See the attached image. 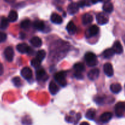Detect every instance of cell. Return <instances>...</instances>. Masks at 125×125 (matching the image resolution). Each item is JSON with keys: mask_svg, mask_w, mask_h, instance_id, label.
<instances>
[{"mask_svg": "<svg viewBox=\"0 0 125 125\" xmlns=\"http://www.w3.org/2000/svg\"><path fill=\"white\" fill-rule=\"evenodd\" d=\"M99 32V28L96 25H93L89 28L85 32V36L87 38L94 37L97 35Z\"/></svg>", "mask_w": 125, "mask_h": 125, "instance_id": "8", "label": "cell"}, {"mask_svg": "<svg viewBox=\"0 0 125 125\" xmlns=\"http://www.w3.org/2000/svg\"><path fill=\"white\" fill-rule=\"evenodd\" d=\"M4 54L5 58L7 61L12 62L13 61V57H14V51L11 46H8L5 49L4 51Z\"/></svg>", "mask_w": 125, "mask_h": 125, "instance_id": "7", "label": "cell"}, {"mask_svg": "<svg viewBox=\"0 0 125 125\" xmlns=\"http://www.w3.org/2000/svg\"><path fill=\"white\" fill-rule=\"evenodd\" d=\"M73 68L75 70V72H81V73H83V71H84V70H85V67H84V64L82 63H76L74 65Z\"/></svg>", "mask_w": 125, "mask_h": 125, "instance_id": "28", "label": "cell"}, {"mask_svg": "<svg viewBox=\"0 0 125 125\" xmlns=\"http://www.w3.org/2000/svg\"><path fill=\"white\" fill-rule=\"evenodd\" d=\"M17 50L18 52L21 54L27 53L28 54H32L34 52V50H32L31 47H29L26 43L18 44L17 46Z\"/></svg>", "mask_w": 125, "mask_h": 125, "instance_id": "3", "label": "cell"}, {"mask_svg": "<svg viewBox=\"0 0 125 125\" xmlns=\"http://www.w3.org/2000/svg\"><path fill=\"white\" fill-rule=\"evenodd\" d=\"M49 90L52 95H56L59 90V87L56 83L51 81L49 84Z\"/></svg>", "mask_w": 125, "mask_h": 125, "instance_id": "16", "label": "cell"}, {"mask_svg": "<svg viewBox=\"0 0 125 125\" xmlns=\"http://www.w3.org/2000/svg\"><path fill=\"white\" fill-rule=\"evenodd\" d=\"M82 21L84 25L89 24L93 21V17L90 13H85L82 17Z\"/></svg>", "mask_w": 125, "mask_h": 125, "instance_id": "17", "label": "cell"}, {"mask_svg": "<svg viewBox=\"0 0 125 125\" xmlns=\"http://www.w3.org/2000/svg\"><path fill=\"white\" fill-rule=\"evenodd\" d=\"M51 21L55 24H61L62 23V18L59 14L53 13L51 16Z\"/></svg>", "mask_w": 125, "mask_h": 125, "instance_id": "19", "label": "cell"}, {"mask_svg": "<svg viewBox=\"0 0 125 125\" xmlns=\"http://www.w3.org/2000/svg\"><path fill=\"white\" fill-rule=\"evenodd\" d=\"M20 38L21 39H24V37H25V35H24V33H20Z\"/></svg>", "mask_w": 125, "mask_h": 125, "instance_id": "38", "label": "cell"}, {"mask_svg": "<svg viewBox=\"0 0 125 125\" xmlns=\"http://www.w3.org/2000/svg\"><path fill=\"white\" fill-rule=\"evenodd\" d=\"M96 115V111L94 109H90L87 111L85 114V117L89 120H94Z\"/></svg>", "mask_w": 125, "mask_h": 125, "instance_id": "25", "label": "cell"}, {"mask_svg": "<svg viewBox=\"0 0 125 125\" xmlns=\"http://www.w3.org/2000/svg\"><path fill=\"white\" fill-rule=\"evenodd\" d=\"M4 73V67L3 65L0 63V76L2 75Z\"/></svg>", "mask_w": 125, "mask_h": 125, "instance_id": "36", "label": "cell"}, {"mask_svg": "<svg viewBox=\"0 0 125 125\" xmlns=\"http://www.w3.org/2000/svg\"><path fill=\"white\" fill-rule=\"evenodd\" d=\"M31 64L34 68H39V67H40V65H41V62L40 61H39L38 59H37L36 58H35L31 60Z\"/></svg>", "mask_w": 125, "mask_h": 125, "instance_id": "30", "label": "cell"}, {"mask_svg": "<svg viewBox=\"0 0 125 125\" xmlns=\"http://www.w3.org/2000/svg\"><path fill=\"white\" fill-rule=\"evenodd\" d=\"M112 118V114L110 112H106L100 116V120L103 123H107Z\"/></svg>", "mask_w": 125, "mask_h": 125, "instance_id": "14", "label": "cell"}, {"mask_svg": "<svg viewBox=\"0 0 125 125\" xmlns=\"http://www.w3.org/2000/svg\"><path fill=\"white\" fill-rule=\"evenodd\" d=\"M95 102L96 103H98V104H101L103 102V98L102 97H98L95 98Z\"/></svg>", "mask_w": 125, "mask_h": 125, "instance_id": "35", "label": "cell"}, {"mask_svg": "<svg viewBox=\"0 0 125 125\" xmlns=\"http://www.w3.org/2000/svg\"><path fill=\"white\" fill-rule=\"evenodd\" d=\"M100 74V70L98 68H94L89 72L87 74V76L89 79L90 80H95L97 79Z\"/></svg>", "mask_w": 125, "mask_h": 125, "instance_id": "11", "label": "cell"}, {"mask_svg": "<svg viewBox=\"0 0 125 125\" xmlns=\"http://www.w3.org/2000/svg\"><path fill=\"white\" fill-rule=\"evenodd\" d=\"M85 60L87 65L89 67H95L97 65L98 60L96 55L91 52H89L85 54Z\"/></svg>", "mask_w": 125, "mask_h": 125, "instance_id": "1", "label": "cell"}, {"mask_svg": "<svg viewBox=\"0 0 125 125\" xmlns=\"http://www.w3.org/2000/svg\"><path fill=\"white\" fill-rule=\"evenodd\" d=\"M103 9L107 13H111L114 10V6L111 2H106L104 4Z\"/></svg>", "mask_w": 125, "mask_h": 125, "instance_id": "22", "label": "cell"}, {"mask_svg": "<svg viewBox=\"0 0 125 125\" xmlns=\"http://www.w3.org/2000/svg\"><path fill=\"white\" fill-rule=\"evenodd\" d=\"M74 75V76H75V78L78 79H83V78H84L83 73H81V72H75Z\"/></svg>", "mask_w": 125, "mask_h": 125, "instance_id": "34", "label": "cell"}, {"mask_svg": "<svg viewBox=\"0 0 125 125\" xmlns=\"http://www.w3.org/2000/svg\"><path fill=\"white\" fill-rule=\"evenodd\" d=\"M115 54V52L114 51V50H112V48H109L104 51L103 53V57H104V58L109 59L111 58V57H112Z\"/></svg>", "mask_w": 125, "mask_h": 125, "instance_id": "24", "label": "cell"}, {"mask_svg": "<svg viewBox=\"0 0 125 125\" xmlns=\"http://www.w3.org/2000/svg\"><path fill=\"white\" fill-rule=\"evenodd\" d=\"M103 0H91V2H92L93 4H96L97 2H100V1H102Z\"/></svg>", "mask_w": 125, "mask_h": 125, "instance_id": "37", "label": "cell"}, {"mask_svg": "<svg viewBox=\"0 0 125 125\" xmlns=\"http://www.w3.org/2000/svg\"><path fill=\"white\" fill-rule=\"evenodd\" d=\"M9 26V20L7 18L2 17L0 22V29H6Z\"/></svg>", "mask_w": 125, "mask_h": 125, "instance_id": "27", "label": "cell"}, {"mask_svg": "<svg viewBox=\"0 0 125 125\" xmlns=\"http://www.w3.org/2000/svg\"><path fill=\"white\" fill-rule=\"evenodd\" d=\"M17 18H18V13H17V12L15 10H11L9 13L8 18H7L9 21L14 22L17 20Z\"/></svg>", "mask_w": 125, "mask_h": 125, "instance_id": "23", "label": "cell"}, {"mask_svg": "<svg viewBox=\"0 0 125 125\" xmlns=\"http://www.w3.org/2000/svg\"><path fill=\"white\" fill-rule=\"evenodd\" d=\"M33 26L34 28L39 31H43L45 28V23L41 20H35L33 23Z\"/></svg>", "mask_w": 125, "mask_h": 125, "instance_id": "20", "label": "cell"}, {"mask_svg": "<svg viewBox=\"0 0 125 125\" xmlns=\"http://www.w3.org/2000/svg\"><path fill=\"white\" fill-rule=\"evenodd\" d=\"M56 81L61 85V87H65L67 83L66 80V73L65 72H59L56 73L54 76Z\"/></svg>", "mask_w": 125, "mask_h": 125, "instance_id": "2", "label": "cell"}, {"mask_svg": "<svg viewBox=\"0 0 125 125\" xmlns=\"http://www.w3.org/2000/svg\"><path fill=\"white\" fill-rule=\"evenodd\" d=\"M123 41H124V42H125V35L123 37Z\"/></svg>", "mask_w": 125, "mask_h": 125, "instance_id": "41", "label": "cell"}, {"mask_svg": "<svg viewBox=\"0 0 125 125\" xmlns=\"http://www.w3.org/2000/svg\"><path fill=\"white\" fill-rule=\"evenodd\" d=\"M67 30L70 35H73L76 32L77 28L73 21H70L67 26Z\"/></svg>", "mask_w": 125, "mask_h": 125, "instance_id": "18", "label": "cell"}, {"mask_svg": "<svg viewBox=\"0 0 125 125\" xmlns=\"http://www.w3.org/2000/svg\"><path fill=\"white\" fill-rule=\"evenodd\" d=\"M36 78L40 81H45L48 79V76L47 75L45 70L39 68L36 72Z\"/></svg>", "mask_w": 125, "mask_h": 125, "instance_id": "6", "label": "cell"}, {"mask_svg": "<svg viewBox=\"0 0 125 125\" xmlns=\"http://www.w3.org/2000/svg\"><path fill=\"white\" fill-rule=\"evenodd\" d=\"M5 1H6V2H13V1H15V0H4Z\"/></svg>", "mask_w": 125, "mask_h": 125, "instance_id": "40", "label": "cell"}, {"mask_svg": "<svg viewBox=\"0 0 125 125\" xmlns=\"http://www.w3.org/2000/svg\"><path fill=\"white\" fill-rule=\"evenodd\" d=\"M6 39H7V35L6 33L0 31V43H2L6 41Z\"/></svg>", "mask_w": 125, "mask_h": 125, "instance_id": "32", "label": "cell"}, {"mask_svg": "<svg viewBox=\"0 0 125 125\" xmlns=\"http://www.w3.org/2000/svg\"><path fill=\"white\" fill-rule=\"evenodd\" d=\"M104 72L109 77H111L114 74V69L111 63H106L104 65Z\"/></svg>", "mask_w": 125, "mask_h": 125, "instance_id": "10", "label": "cell"}, {"mask_svg": "<svg viewBox=\"0 0 125 125\" xmlns=\"http://www.w3.org/2000/svg\"><path fill=\"white\" fill-rule=\"evenodd\" d=\"M30 43L34 47L39 48L42 45V41L41 39L38 37H33L30 40Z\"/></svg>", "mask_w": 125, "mask_h": 125, "instance_id": "15", "label": "cell"}, {"mask_svg": "<svg viewBox=\"0 0 125 125\" xmlns=\"http://www.w3.org/2000/svg\"><path fill=\"white\" fill-rule=\"evenodd\" d=\"M79 6L77 3L75 2H72V3L70 4L67 8V11H68V13L70 15H74L76 13L78 12L79 10Z\"/></svg>", "mask_w": 125, "mask_h": 125, "instance_id": "12", "label": "cell"}, {"mask_svg": "<svg viewBox=\"0 0 125 125\" xmlns=\"http://www.w3.org/2000/svg\"><path fill=\"white\" fill-rule=\"evenodd\" d=\"M110 89L114 94H118L122 90V85L118 83H114L111 84Z\"/></svg>", "mask_w": 125, "mask_h": 125, "instance_id": "21", "label": "cell"}, {"mask_svg": "<svg viewBox=\"0 0 125 125\" xmlns=\"http://www.w3.org/2000/svg\"><path fill=\"white\" fill-rule=\"evenodd\" d=\"M80 125H89V123H87V122H82V123L80 124Z\"/></svg>", "mask_w": 125, "mask_h": 125, "instance_id": "39", "label": "cell"}, {"mask_svg": "<svg viewBox=\"0 0 125 125\" xmlns=\"http://www.w3.org/2000/svg\"><path fill=\"white\" fill-rule=\"evenodd\" d=\"M12 82H13V84L17 87H20L21 86V81L20 78L19 77H15L12 79Z\"/></svg>", "mask_w": 125, "mask_h": 125, "instance_id": "31", "label": "cell"}, {"mask_svg": "<svg viewBox=\"0 0 125 125\" xmlns=\"http://www.w3.org/2000/svg\"><path fill=\"white\" fill-rule=\"evenodd\" d=\"M79 7H84V6H87L89 4V0H80L79 3L78 4Z\"/></svg>", "mask_w": 125, "mask_h": 125, "instance_id": "33", "label": "cell"}, {"mask_svg": "<svg viewBox=\"0 0 125 125\" xmlns=\"http://www.w3.org/2000/svg\"><path fill=\"white\" fill-rule=\"evenodd\" d=\"M115 112L117 117H122L125 112V103L123 102L118 103L115 106Z\"/></svg>", "mask_w": 125, "mask_h": 125, "instance_id": "4", "label": "cell"}, {"mask_svg": "<svg viewBox=\"0 0 125 125\" xmlns=\"http://www.w3.org/2000/svg\"><path fill=\"white\" fill-rule=\"evenodd\" d=\"M31 21L28 19L24 20H23L21 23V28L26 29V30L29 29V28L31 27Z\"/></svg>", "mask_w": 125, "mask_h": 125, "instance_id": "29", "label": "cell"}, {"mask_svg": "<svg viewBox=\"0 0 125 125\" xmlns=\"http://www.w3.org/2000/svg\"><path fill=\"white\" fill-rule=\"evenodd\" d=\"M21 74L24 79L29 80L32 77V72L31 69L29 67H24L21 71Z\"/></svg>", "mask_w": 125, "mask_h": 125, "instance_id": "9", "label": "cell"}, {"mask_svg": "<svg viewBox=\"0 0 125 125\" xmlns=\"http://www.w3.org/2000/svg\"><path fill=\"white\" fill-rule=\"evenodd\" d=\"M112 50L115 52V53L118 54H120L123 52V46H122V44L119 41H116L114 43L113 46H112Z\"/></svg>", "mask_w": 125, "mask_h": 125, "instance_id": "13", "label": "cell"}, {"mask_svg": "<svg viewBox=\"0 0 125 125\" xmlns=\"http://www.w3.org/2000/svg\"><path fill=\"white\" fill-rule=\"evenodd\" d=\"M96 21H97L98 24H100V25H104L108 23L109 21V17L106 13H99L97 14L96 17Z\"/></svg>", "mask_w": 125, "mask_h": 125, "instance_id": "5", "label": "cell"}, {"mask_svg": "<svg viewBox=\"0 0 125 125\" xmlns=\"http://www.w3.org/2000/svg\"><path fill=\"white\" fill-rule=\"evenodd\" d=\"M45 56H46V52H45V50H39L37 52L36 54V57L35 58L37 59H38L39 61H40V62L43 61V60L45 59Z\"/></svg>", "mask_w": 125, "mask_h": 125, "instance_id": "26", "label": "cell"}]
</instances>
